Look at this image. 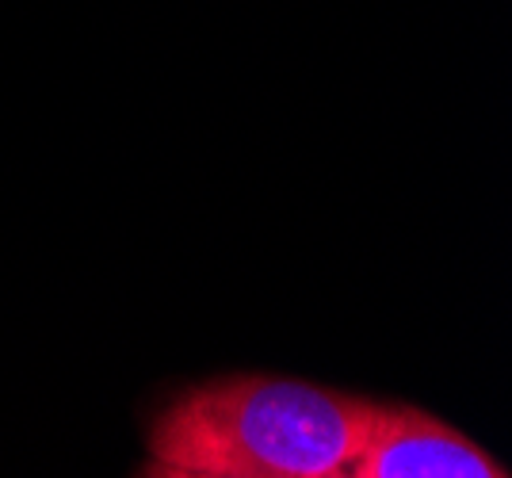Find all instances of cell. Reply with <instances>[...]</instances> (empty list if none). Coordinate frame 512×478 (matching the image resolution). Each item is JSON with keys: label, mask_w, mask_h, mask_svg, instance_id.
I'll return each mask as SVG.
<instances>
[{"label": "cell", "mask_w": 512, "mask_h": 478, "mask_svg": "<svg viewBox=\"0 0 512 478\" xmlns=\"http://www.w3.org/2000/svg\"><path fill=\"white\" fill-rule=\"evenodd\" d=\"M375 402L279 375L188 387L153 417L150 478H344Z\"/></svg>", "instance_id": "obj_1"}, {"label": "cell", "mask_w": 512, "mask_h": 478, "mask_svg": "<svg viewBox=\"0 0 512 478\" xmlns=\"http://www.w3.org/2000/svg\"><path fill=\"white\" fill-rule=\"evenodd\" d=\"M509 467L493 459L467 433L417 406H379L363 429L344 478H505Z\"/></svg>", "instance_id": "obj_2"}]
</instances>
